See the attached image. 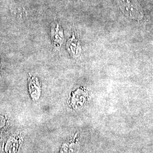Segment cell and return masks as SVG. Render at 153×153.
I'll return each mask as SVG.
<instances>
[{
    "mask_svg": "<svg viewBox=\"0 0 153 153\" xmlns=\"http://www.w3.org/2000/svg\"><path fill=\"white\" fill-rule=\"evenodd\" d=\"M120 8L126 16L132 19L139 20L143 17L142 10L140 6L131 0H121Z\"/></svg>",
    "mask_w": 153,
    "mask_h": 153,
    "instance_id": "obj_1",
    "label": "cell"
},
{
    "mask_svg": "<svg viewBox=\"0 0 153 153\" xmlns=\"http://www.w3.org/2000/svg\"><path fill=\"white\" fill-rule=\"evenodd\" d=\"M79 148V145L77 143L66 144L61 149V153H78Z\"/></svg>",
    "mask_w": 153,
    "mask_h": 153,
    "instance_id": "obj_2",
    "label": "cell"
},
{
    "mask_svg": "<svg viewBox=\"0 0 153 153\" xmlns=\"http://www.w3.org/2000/svg\"><path fill=\"white\" fill-rule=\"evenodd\" d=\"M56 33L55 34H53V43H57L56 44H61V43L62 42L63 40V35L62 31H61L59 28V26H57L56 28Z\"/></svg>",
    "mask_w": 153,
    "mask_h": 153,
    "instance_id": "obj_3",
    "label": "cell"
}]
</instances>
